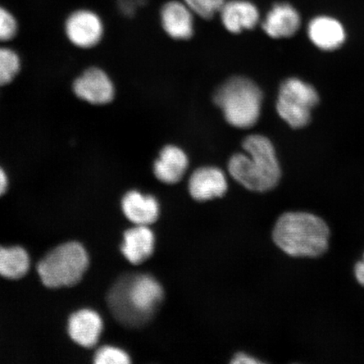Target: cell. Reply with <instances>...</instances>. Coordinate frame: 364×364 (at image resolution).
<instances>
[{"mask_svg": "<svg viewBox=\"0 0 364 364\" xmlns=\"http://www.w3.org/2000/svg\"><path fill=\"white\" fill-rule=\"evenodd\" d=\"M242 148L243 152L233 154L228 163L232 178L252 192L275 188L282 171L272 141L262 134H250L244 139Z\"/></svg>", "mask_w": 364, "mask_h": 364, "instance_id": "obj_1", "label": "cell"}, {"mask_svg": "<svg viewBox=\"0 0 364 364\" xmlns=\"http://www.w3.org/2000/svg\"><path fill=\"white\" fill-rule=\"evenodd\" d=\"M164 297L161 284L149 275H129L114 286L109 294V306L122 324L129 326L146 323Z\"/></svg>", "mask_w": 364, "mask_h": 364, "instance_id": "obj_2", "label": "cell"}, {"mask_svg": "<svg viewBox=\"0 0 364 364\" xmlns=\"http://www.w3.org/2000/svg\"><path fill=\"white\" fill-rule=\"evenodd\" d=\"M273 240L294 257H318L328 250L330 229L320 217L304 212L282 215L273 230Z\"/></svg>", "mask_w": 364, "mask_h": 364, "instance_id": "obj_3", "label": "cell"}, {"mask_svg": "<svg viewBox=\"0 0 364 364\" xmlns=\"http://www.w3.org/2000/svg\"><path fill=\"white\" fill-rule=\"evenodd\" d=\"M213 102L228 124L235 129H247L256 125L261 117L263 94L247 77L234 76L216 90Z\"/></svg>", "mask_w": 364, "mask_h": 364, "instance_id": "obj_4", "label": "cell"}, {"mask_svg": "<svg viewBox=\"0 0 364 364\" xmlns=\"http://www.w3.org/2000/svg\"><path fill=\"white\" fill-rule=\"evenodd\" d=\"M88 265V254L83 245L68 242L50 252L38 263V272L45 286L63 288L78 284Z\"/></svg>", "mask_w": 364, "mask_h": 364, "instance_id": "obj_5", "label": "cell"}, {"mask_svg": "<svg viewBox=\"0 0 364 364\" xmlns=\"http://www.w3.org/2000/svg\"><path fill=\"white\" fill-rule=\"evenodd\" d=\"M318 102L317 91L298 78L285 80L281 84L276 111L281 119L293 129H302L311 119V111Z\"/></svg>", "mask_w": 364, "mask_h": 364, "instance_id": "obj_6", "label": "cell"}, {"mask_svg": "<svg viewBox=\"0 0 364 364\" xmlns=\"http://www.w3.org/2000/svg\"><path fill=\"white\" fill-rule=\"evenodd\" d=\"M71 90L75 97L93 107L110 105L116 98V85L110 75L101 67L90 66L73 80Z\"/></svg>", "mask_w": 364, "mask_h": 364, "instance_id": "obj_7", "label": "cell"}, {"mask_svg": "<svg viewBox=\"0 0 364 364\" xmlns=\"http://www.w3.org/2000/svg\"><path fill=\"white\" fill-rule=\"evenodd\" d=\"M65 35L73 47L80 50L97 48L105 35L102 17L89 9H79L68 16L63 26Z\"/></svg>", "mask_w": 364, "mask_h": 364, "instance_id": "obj_8", "label": "cell"}, {"mask_svg": "<svg viewBox=\"0 0 364 364\" xmlns=\"http://www.w3.org/2000/svg\"><path fill=\"white\" fill-rule=\"evenodd\" d=\"M195 14L183 0H169L159 11L162 29L171 38L186 41L194 35Z\"/></svg>", "mask_w": 364, "mask_h": 364, "instance_id": "obj_9", "label": "cell"}, {"mask_svg": "<svg viewBox=\"0 0 364 364\" xmlns=\"http://www.w3.org/2000/svg\"><path fill=\"white\" fill-rule=\"evenodd\" d=\"M218 16L223 26L232 34L253 30L262 21L260 11L250 0H227Z\"/></svg>", "mask_w": 364, "mask_h": 364, "instance_id": "obj_10", "label": "cell"}, {"mask_svg": "<svg viewBox=\"0 0 364 364\" xmlns=\"http://www.w3.org/2000/svg\"><path fill=\"white\" fill-rule=\"evenodd\" d=\"M188 189L197 201L205 202L221 198L228 190L225 172L216 166H203L191 175Z\"/></svg>", "mask_w": 364, "mask_h": 364, "instance_id": "obj_11", "label": "cell"}, {"mask_svg": "<svg viewBox=\"0 0 364 364\" xmlns=\"http://www.w3.org/2000/svg\"><path fill=\"white\" fill-rule=\"evenodd\" d=\"M301 26V17L297 10L289 3L273 4L262 21V28L273 39L289 38L293 36Z\"/></svg>", "mask_w": 364, "mask_h": 364, "instance_id": "obj_12", "label": "cell"}, {"mask_svg": "<svg viewBox=\"0 0 364 364\" xmlns=\"http://www.w3.org/2000/svg\"><path fill=\"white\" fill-rule=\"evenodd\" d=\"M189 166L188 154L175 144L164 146L153 164L156 178L167 185H174L183 178Z\"/></svg>", "mask_w": 364, "mask_h": 364, "instance_id": "obj_13", "label": "cell"}, {"mask_svg": "<svg viewBox=\"0 0 364 364\" xmlns=\"http://www.w3.org/2000/svg\"><path fill=\"white\" fill-rule=\"evenodd\" d=\"M103 322L92 309H80L68 320V334L73 341L84 348H92L101 336Z\"/></svg>", "mask_w": 364, "mask_h": 364, "instance_id": "obj_14", "label": "cell"}, {"mask_svg": "<svg viewBox=\"0 0 364 364\" xmlns=\"http://www.w3.org/2000/svg\"><path fill=\"white\" fill-rule=\"evenodd\" d=\"M307 31L311 43L324 51L338 49L345 42L344 27L338 20L329 16L314 18Z\"/></svg>", "mask_w": 364, "mask_h": 364, "instance_id": "obj_15", "label": "cell"}, {"mask_svg": "<svg viewBox=\"0 0 364 364\" xmlns=\"http://www.w3.org/2000/svg\"><path fill=\"white\" fill-rule=\"evenodd\" d=\"M122 211L125 216L136 225L153 224L157 220L159 206L156 198L144 195L138 191H130L122 201Z\"/></svg>", "mask_w": 364, "mask_h": 364, "instance_id": "obj_16", "label": "cell"}, {"mask_svg": "<svg viewBox=\"0 0 364 364\" xmlns=\"http://www.w3.org/2000/svg\"><path fill=\"white\" fill-rule=\"evenodd\" d=\"M154 242V233L148 226L136 225L125 232L122 252L127 261L138 265L151 257Z\"/></svg>", "mask_w": 364, "mask_h": 364, "instance_id": "obj_17", "label": "cell"}, {"mask_svg": "<svg viewBox=\"0 0 364 364\" xmlns=\"http://www.w3.org/2000/svg\"><path fill=\"white\" fill-rule=\"evenodd\" d=\"M30 268V258L20 247H0V276L8 279H19Z\"/></svg>", "mask_w": 364, "mask_h": 364, "instance_id": "obj_18", "label": "cell"}, {"mask_svg": "<svg viewBox=\"0 0 364 364\" xmlns=\"http://www.w3.org/2000/svg\"><path fill=\"white\" fill-rule=\"evenodd\" d=\"M22 70V59L16 50L0 46V88L15 81Z\"/></svg>", "mask_w": 364, "mask_h": 364, "instance_id": "obj_19", "label": "cell"}, {"mask_svg": "<svg viewBox=\"0 0 364 364\" xmlns=\"http://www.w3.org/2000/svg\"><path fill=\"white\" fill-rule=\"evenodd\" d=\"M191 10L203 20H211L220 14L227 0H183Z\"/></svg>", "mask_w": 364, "mask_h": 364, "instance_id": "obj_20", "label": "cell"}, {"mask_svg": "<svg viewBox=\"0 0 364 364\" xmlns=\"http://www.w3.org/2000/svg\"><path fill=\"white\" fill-rule=\"evenodd\" d=\"M19 33V23L13 13L0 6V43H8Z\"/></svg>", "mask_w": 364, "mask_h": 364, "instance_id": "obj_21", "label": "cell"}, {"mask_svg": "<svg viewBox=\"0 0 364 364\" xmlns=\"http://www.w3.org/2000/svg\"><path fill=\"white\" fill-rule=\"evenodd\" d=\"M94 362L97 364H127L130 363V358L124 350L107 346L95 353Z\"/></svg>", "mask_w": 364, "mask_h": 364, "instance_id": "obj_22", "label": "cell"}, {"mask_svg": "<svg viewBox=\"0 0 364 364\" xmlns=\"http://www.w3.org/2000/svg\"><path fill=\"white\" fill-rule=\"evenodd\" d=\"M118 8L126 16H133L134 14L147 4L148 0H117Z\"/></svg>", "mask_w": 364, "mask_h": 364, "instance_id": "obj_23", "label": "cell"}, {"mask_svg": "<svg viewBox=\"0 0 364 364\" xmlns=\"http://www.w3.org/2000/svg\"><path fill=\"white\" fill-rule=\"evenodd\" d=\"M232 363L235 364H257L262 362L253 357L249 356V355L240 353L235 355Z\"/></svg>", "mask_w": 364, "mask_h": 364, "instance_id": "obj_24", "label": "cell"}, {"mask_svg": "<svg viewBox=\"0 0 364 364\" xmlns=\"http://www.w3.org/2000/svg\"><path fill=\"white\" fill-rule=\"evenodd\" d=\"M354 273L358 284L364 287V256L363 260L357 262L355 265Z\"/></svg>", "mask_w": 364, "mask_h": 364, "instance_id": "obj_25", "label": "cell"}, {"mask_svg": "<svg viewBox=\"0 0 364 364\" xmlns=\"http://www.w3.org/2000/svg\"><path fill=\"white\" fill-rule=\"evenodd\" d=\"M9 186L7 173L2 166H0V197L6 193Z\"/></svg>", "mask_w": 364, "mask_h": 364, "instance_id": "obj_26", "label": "cell"}]
</instances>
